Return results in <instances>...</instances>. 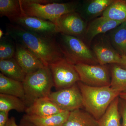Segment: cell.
Instances as JSON below:
<instances>
[{"mask_svg":"<svg viewBox=\"0 0 126 126\" xmlns=\"http://www.w3.org/2000/svg\"><path fill=\"white\" fill-rule=\"evenodd\" d=\"M119 109L122 122L121 126H126V100L119 97Z\"/></svg>","mask_w":126,"mask_h":126,"instance_id":"obj_27","label":"cell"},{"mask_svg":"<svg viewBox=\"0 0 126 126\" xmlns=\"http://www.w3.org/2000/svg\"><path fill=\"white\" fill-rule=\"evenodd\" d=\"M98 121L85 110L81 109L70 111L63 126H97Z\"/></svg>","mask_w":126,"mask_h":126,"instance_id":"obj_20","label":"cell"},{"mask_svg":"<svg viewBox=\"0 0 126 126\" xmlns=\"http://www.w3.org/2000/svg\"><path fill=\"white\" fill-rule=\"evenodd\" d=\"M53 77L54 86L57 90L71 87L80 78L75 65L63 58L48 65Z\"/></svg>","mask_w":126,"mask_h":126,"instance_id":"obj_6","label":"cell"},{"mask_svg":"<svg viewBox=\"0 0 126 126\" xmlns=\"http://www.w3.org/2000/svg\"><path fill=\"white\" fill-rule=\"evenodd\" d=\"M48 97L63 111H72L83 107L82 97L77 83L51 93Z\"/></svg>","mask_w":126,"mask_h":126,"instance_id":"obj_9","label":"cell"},{"mask_svg":"<svg viewBox=\"0 0 126 126\" xmlns=\"http://www.w3.org/2000/svg\"><path fill=\"white\" fill-rule=\"evenodd\" d=\"M16 50V43L11 37L6 34L0 39V60L14 58Z\"/></svg>","mask_w":126,"mask_h":126,"instance_id":"obj_26","label":"cell"},{"mask_svg":"<svg viewBox=\"0 0 126 126\" xmlns=\"http://www.w3.org/2000/svg\"><path fill=\"white\" fill-rule=\"evenodd\" d=\"M70 112L63 111L55 115L43 117L26 114L22 119L36 126H63L67 121Z\"/></svg>","mask_w":126,"mask_h":126,"instance_id":"obj_16","label":"cell"},{"mask_svg":"<svg viewBox=\"0 0 126 126\" xmlns=\"http://www.w3.org/2000/svg\"><path fill=\"white\" fill-rule=\"evenodd\" d=\"M27 106L23 100L18 97L0 94V111L9 112L12 110L18 112L25 111Z\"/></svg>","mask_w":126,"mask_h":126,"instance_id":"obj_24","label":"cell"},{"mask_svg":"<svg viewBox=\"0 0 126 126\" xmlns=\"http://www.w3.org/2000/svg\"><path fill=\"white\" fill-rule=\"evenodd\" d=\"M20 126H36L31 124L29 122H28L26 121H25L23 119H21V121Z\"/></svg>","mask_w":126,"mask_h":126,"instance_id":"obj_31","label":"cell"},{"mask_svg":"<svg viewBox=\"0 0 126 126\" xmlns=\"http://www.w3.org/2000/svg\"><path fill=\"white\" fill-rule=\"evenodd\" d=\"M5 34L3 33L2 30L0 29V39L3 36H4Z\"/></svg>","mask_w":126,"mask_h":126,"instance_id":"obj_33","label":"cell"},{"mask_svg":"<svg viewBox=\"0 0 126 126\" xmlns=\"http://www.w3.org/2000/svg\"><path fill=\"white\" fill-rule=\"evenodd\" d=\"M103 34L96 36L92 41V50L98 63L101 65L108 64L119 65L121 56L113 47L108 36Z\"/></svg>","mask_w":126,"mask_h":126,"instance_id":"obj_11","label":"cell"},{"mask_svg":"<svg viewBox=\"0 0 126 126\" xmlns=\"http://www.w3.org/2000/svg\"><path fill=\"white\" fill-rule=\"evenodd\" d=\"M119 65L126 69V56H121V61Z\"/></svg>","mask_w":126,"mask_h":126,"instance_id":"obj_30","label":"cell"},{"mask_svg":"<svg viewBox=\"0 0 126 126\" xmlns=\"http://www.w3.org/2000/svg\"><path fill=\"white\" fill-rule=\"evenodd\" d=\"M9 112L0 111V126H5L9 118Z\"/></svg>","mask_w":126,"mask_h":126,"instance_id":"obj_28","label":"cell"},{"mask_svg":"<svg viewBox=\"0 0 126 126\" xmlns=\"http://www.w3.org/2000/svg\"><path fill=\"white\" fill-rule=\"evenodd\" d=\"M113 0H88L80 3L77 12L87 22L101 16Z\"/></svg>","mask_w":126,"mask_h":126,"instance_id":"obj_14","label":"cell"},{"mask_svg":"<svg viewBox=\"0 0 126 126\" xmlns=\"http://www.w3.org/2000/svg\"><path fill=\"white\" fill-rule=\"evenodd\" d=\"M11 23L42 36L55 38L59 33L56 25L49 21L22 14L10 20Z\"/></svg>","mask_w":126,"mask_h":126,"instance_id":"obj_8","label":"cell"},{"mask_svg":"<svg viewBox=\"0 0 126 126\" xmlns=\"http://www.w3.org/2000/svg\"><path fill=\"white\" fill-rule=\"evenodd\" d=\"M22 14L19 0H0V16L9 20Z\"/></svg>","mask_w":126,"mask_h":126,"instance_id":"obj_25","label":"cell"},{"mask_svg":"<svg viewBox=\"0 0 126 126\" xmlns=\"http://www.w3.org/2000/svg\"><path fill=\"white\" fill-rule=\"evenodd\" d=\"M6 34L33 52L46 66L64 58L56 37L42 36L12 23L6 24Z\"/></svg>","mask_w":126,"mask_h":126,"instance_id":"obj_1","label":"cell"},{"mask_svg":"<svg viewBox=\"0 0 126 126\" xmlns=\"http://www.w3.org/2000/svg\"><path fill=\"white\" fill-rule=\"evenodd\" d=\"M16 44L14 58L26 75L46 66L38 56L27 48L18 43Z\"/></svg>","mask_w":126,"mask_h":126,"instance_id":"obj_12","label":"cell"},{"mask_svg":"<svg viewBox=\"0 0 126 126\" xmlns=\"http://www.w3.org/2000/svg\"><path fill=\"white\" fill-rule=\"evenodd\" d=\"M122 23L103 16L97 17L88 24L83 40L87 45H90L96 36L110 31Z\"/></svg>","mask_w":126,"mask_h":126,"instance_id":"obj_13","label":"cell"},{"mask_svg":"<svg viewBox=\"0 0 126 126\" xmlns=\"http://www.w3.org/2000/svg\"><path fill=\"white\" fill-rule=\"evenodd\" d=\"M5 126H20L16 124L15 118L14 117H11L9 118L7 124Z\"/></svg>","mask_w":126,"mask_h":126,"instance_id":"obj_29","label":"cell"},{"mask_svg":"<svg viewBox=\"0 0 126 126\" xmlns=\"http://www.w3.org/2000/svg\"><path fill=\"white\" fill-rule=\"evenodd\" d=\"M83 99V106L86 110L97 121L106 112L110 104L120 93L110 86L93 87L80 81L78 83Z\"/></svg>","mask_w":126,"mask_h":126,"instance_id":"obj_3","label":"cell"},{"mask_svg":"<svg viewBox=\"0 0 126 126\" xmlns=\"http://www.w3.org/2000/svg\"><path fill=\"white\" fill-rule=\"evenodd\" d=\"M111 44L121 56H126V21L109 31Z\"/></svg>","mask_w":126,"mask_h":126,"instance_id":"obj_18","label":"cell"},{"mask_svg":"<svg viewBox=\"0 0 126 126\" xmlns=\"http://www.w3.org/2000/svg\"><path fill=\"white\" fill-rule=\"evenodd\" d=\"M119 97L120 98L126 100V93H121L119 94Z\"/></svg>","mask_w":126,"mask_h":126,"instance_id":"obj_32","label":"cell"},{"mask_svg":"<svg viewBox=\"0 0 126 126\" xmlns=\"http://www.w3.org/2000/svg\"><path fill=\"white\" fill-rule=\"evenodd\" d=\"M48 97L36 99L26 109V114L43 117L57 114L63 111Z\"/></svg>","mask_w":126,"mask_h":126,"instance_id":"obj_15","label":"cell"},{"mask_svg":"<svg viewBox=\"0 0 126 126\" xmlns=\"http://www.w3.org/2000/svg\"><path fill=\"white\" fill-rule=\"evenodd\" d=\"M56 39L64 58L72 64H99L92 50L82 39L60 33Z\"/></svg>","mask_w":126,"mask_h":126,"instance_id":"obj_4","label":"cell"},{"mask_svg":"<svg viewBox=\"0 0 126 126\" xmlns=\"http://www.w3.org/2000/svg\"><path fill=\"white\" fill-rule=\"evenodd\" d=\"M23 83L25 93L24 102L27 107L36 99L48 97L54 86L48 66L27 75Z\"/></svg>","mask_w":126,"mask_h":126,"instance_id":"obj_5","label":"cell"},{"mask_svg":"<svg viewBox=\"0 0 126 126\" xmlns=\"http://www.w3.org/2000/svg\"><path fill=\"white\" fill-rule=\"evenodd\" d=\"M110 87L121 93H126V69L117 64H111Z\"/></svg>","mask_w":126,"mask_h":126,"instance_id":"obj_23","label":"cell"},{"mask_svg":"<svg viewBox=\"0 0 126 126\" xmlns=\"http://www.w3.org/2000/svg\"><path fill=\"white\" fill-rule=\"evenodd\" d=\"M119 99V96L117 97L110 104L104 114L97 121V126H121Z\"/></svg>","mask_w":126,"mask_h":126,"instance_id":"obj_21","label":"cell"},{"mask_svg":"<svg viewBox=\"0 0 126 126\" xmlns=\"http://www.w3.org/2000/svg\"><path fill=\"white\" fill-rule=\"evenodd\" d=\"M22 14L54 23L64 14L77 11L80 1L66 2L53 0H19Z\"/></svg>","mask_w":126,"mask_h":126,"instance_id":"obj_2","label":"cell"},{"mask_svg":"<svg viewBox=\"0 0 126 126\" xmlns=\"http://www.w3.org/2000/svg\"><path fill=\"white\" fill-rule=\"evenodd\" d=\"M75 67L83 83L93 87L110 86L111 78L107 65L79 64Z\"/></svg>","mask_w":126,"mask_h":126,"instance_id":"obj_7","label":"cell"},{"mask_svg":"<svg viewBox=\"0 0 126 126\" xmlns=\"http://www.w3.org/2000/svg\"><path fill=\"white\" fill-rule=\"evenodd\" d=\"M0 70L6 77L22 82L27 75L14 58L0 60Z\"/></svg>","mask_w":126,"mask_h":126,"instance_id":"obj_19","label":"cell"},{"mask_svg":"<svg viewBox=\"0 0 126 126\" xmlns=\"http://www.w3.org/2000/svg\"><path fill=\"white\" fill-rule=\"evenodd\" d=\"M102 16L118 22L126 21V0H113Z\"/></svg>","mask_w":126,"mask_h":126,"instance_id":"obj_22","label":"cell"},{"mask_svg":"<svg viewBox=\"0 0 126 126\" xmlns=\"http://www.w3.org/2000/svg\"><path fill=\"white\" fill-rule=\"evenodd\" d=\"M0 93L18 97L24 101L25 93L23 83L0 73Z\"/></svg>","mask_w":126,"mask_h":126,"instance_id":"obj_17","label":"cell"},{"mask_svg":"<svg viewBox=\"0 0 126 126\" xmlns=\"http://www.w3.org/2000/svg\"><path fill=\"white\" fill-rule=\"evenodd\" d=\"M55 24L59 33L75 36L83 40L88 24L76 11L61 16Z\"/></svg>","mask_w":126,"mask_h":126,"instance_id":"obj_10","label":"cell"}]
</instances>
